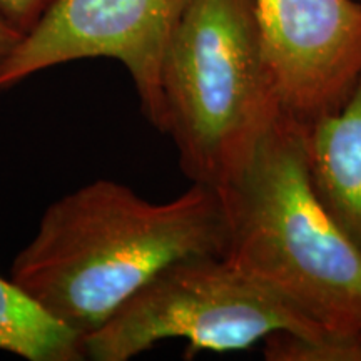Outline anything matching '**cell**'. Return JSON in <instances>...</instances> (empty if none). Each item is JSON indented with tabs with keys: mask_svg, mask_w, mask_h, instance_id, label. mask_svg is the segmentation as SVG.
<instances>
[{
	"mask_svg": "<svg viewBox=\"0 0 361 361\" xmlns=\"http://www.w3.org/2000/svg\"><path fill=\"white\" fill-rule=\"evenodd\" d=\"M162 97L183 173L224 188L281 111L255 0H189L162 61Z\"/></svg>",
	"mask_w": 361,
	"mask_h": 361,
	"instance_id": "cell-3",
	"label": "cell"
},
{
	"mask_svg": "<svg viewBox=\"0 0 361 361\" xmlns=\"http://www.w3.org/2000/svg\"><path fill=\"white\" fill-rule=\"evenodd\" d=\"M305 129L316 192L361 250V72L341 106Z\"/></svg>",
	"mask_w": 361,
	"mask_h": 361,
	"instance_id": "cell-7",
	"label": "cell"
},
{
	"mask_svg": "<svg viewBox=\"0 0 361 361\" xmlns=\"http://www.w3.org/2000/svg\"><path fill=\"white\" fill-rule=\"evenodd\" d=\"M189 0H57L0 67V90L45 69L112 59L128 71L141 111L166 133L162 61Z\"/></svg>",
	"mask_w": 361,
	"mask_h": 361,
	"instance_id": "cell-5",
	"label": "cell"
},
{
	"mask_svg": "<svg viewBox=\"0 0 361 361\" xmlns=\"http://www.w3.org/2000/svg\"><path fill=\"white\" fill-rule=\"evenodd\" d=\"M274 333L311 341L329 335L223 255H197L161 269L85 335L82 346L85 360L128 361L176 338L189 343L191 356L201 350H245Z\"/></svg>",
	"mask_w": 361,
	"mask_h": 361,
	"instance_id": "cell-4",
	"label": "cell"
},
{
	"mask_svg": "<svg viewBox=\"0 0 361 361\" xmlns=\"http://www.w3.org/2000/svg\"><path fill=\"white\" fill-rule=\"evenodd\" d=\"M360 2H361V0H360Z\"/></svg>",
	"mask_w": 361,
	"mask_h": 361,
	"instance_id": "cell-12",
	"label": "cell"
},
{
	"mask_svg": "<svg viewBox=\"0 0 361 361\" xmlns=\"http://www.w3.org/2000/svg\"><path fill=\"white\" fill-rule=\"evenodd\" d=\"M56 2L57 0H0V19L25 37Z\"/></svg>",
	"mask_w": 361,
	"mask_h": 361,
	"instance_id": "cell-10",
	"label": "cell"
},
{
	"mask_svg": "<svg viewBox=\"0 0 361 361\" xmlns=\"http://www.w3.org/2000/svg\"><path fill=\"white\" fill-rule=\"evenodd\" d=\"M221 192L192 183L168 202L97 179L54 201L8 278L59 323L89 335L174 261L224 255Z\"/></svg>",
	"mask_w": 361,
	"mask_h": 361,
	"instance_id": "cell-1",
	"label": "cell"
},
{
	"mask_svg": "<svg viewBox=\"0 0 361 361\" xmlns=\"http://www.w3.org/2000/svg\"><path fill=\"white\" fill-rule=\"evenodd\" d=\"M279 109L308 126L338 109L361 72L360 0H255Z\"/></svg>",
	"mask_w": 361,
	"mask_h": 361,
	"instance_id": "cell-6",
	"label": "cell"
},
{
	"mask_svg": "<svg viewBox=\"0 0 361 361\" xmlns=\"http://www.w3.org/2000/svg\"><path fill=\"white\" fill-rule=\"evenodd\" d=\"M306 129L283 111L250 161L218 189L228 218L224 258L318 323L361 329V250L319 200Z\"/></svg>",
	"mask_w": 361,
	"mask_h": 361,
	"instance_id": "cell-2",
	"label": "cell"
},
{
	"mask_svg": "<svg viewBox=\"0 0 361 361\" xmlns=\"http://www.w3.org/2000/svg\"><path fill=\"white\" fill-rule=\"evenodd\" d=\"M0 351L27 361H79L82 336L44 311L11 278L0 276Z\"/></svg>",
	"mask_w": 361,
	"mask_h": 361,
	"instance_id": "cell-8",
	"label": "cell"
},
{
	"mask_svg": "<svg viewBox=\"0 0 361 361\" xmlns=\"http://www.w3.org/2000/svg\"><path fill=\"white\" fill-rule=\"evenodd\" d=\"M264 358L269 361H361V329L331 333L314 341L290 333H274L266 338Z\"/></svg>",
	"mask_w": 361,
	"mask_h": 361,
	"instance_id": "cell-9",
	"label": "cell"
},
{
	"mask_svg": "<svg viewBox=\"0 0 361 361\" xmlns=\"http://www.w3.org/2000/svg\"><path fill=\"white\" fill-rule=\"evenodd\" d=\"M22 39H24V35L0 19V67L12 56V52L22 42Z\"/></svg>",
	"mask_w": 361,
	"mask_h": 361,
	"instance_id": "cell-11",
	"label": "cell"
}]
</instances>
